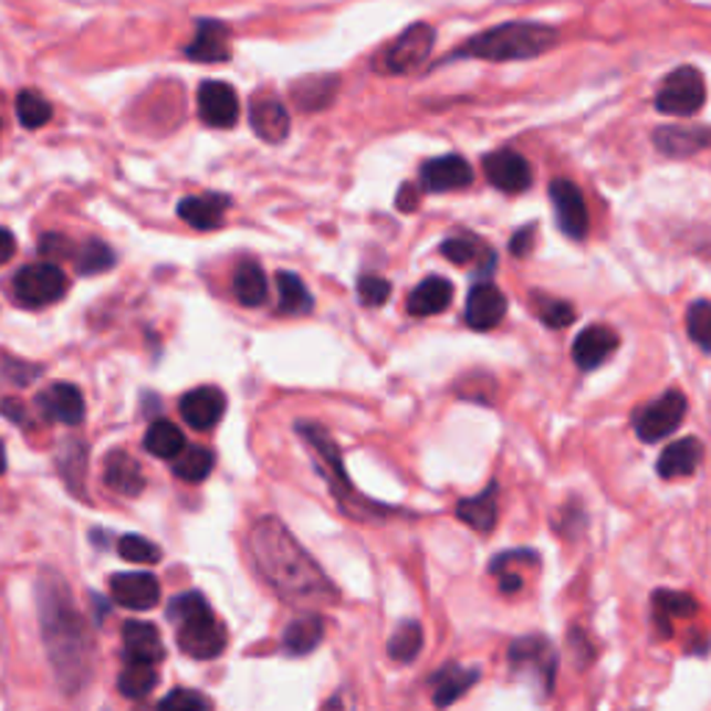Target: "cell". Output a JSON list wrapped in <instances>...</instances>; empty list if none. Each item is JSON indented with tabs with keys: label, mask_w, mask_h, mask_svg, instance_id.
I'll list each match as a JSON object with an SVG mask.
<instances>
[{
	"label": "cell",
	"mask_w": 711,
	"mask_h": 711,
	"mask_svg": "<svg viewBox=\"0 0 711 711\" xmlns=\"http://www.w3.org/2000/svg\"><path fill=\"white\" fill-rule=\"evenodd\" d=\"M253 564L286 604H336L339 592L281 520L262 517L248 534Z\"/></svg>",
	"instance_id": "cell-1"
},
{
	"label": "cell",
	"mask_w": 711,
	"mask_h": 711,
	"mask_svg": "<svg viewBox=\"0 0 711 711\" xmlns=\"http://www.w3.org/2000/svg\"><path fill=\"white\" fill-rule=\"evenodd\" d=\"M40 623L45 654L51 659L53 676L64 694L81 692L92 672V634L84 617L75 609L73 595L62 575L42 573L36 581Z\"/></svg>",
	"instance_id": "cell-2"
},
{
	"label": "cell",
	"mask_w": 711,
	"mask_h": 711,
	"mask_svg": "<svg viewBox=\"0 0 711 711\" xmlns=\"http://www.w3.org/2000/svg\"><path fill=\"white\" fill-rule=\"evenodd\" d=\"M167 617L176 626V642L189 659H217L226 650L228 634L220 617L211 611L200 592H181L167 606Z\"/></svg>",
	"instance_id": "cell-3"
},
{
	"label": "cell",
	"mask_w": 711,
	"mask_h": 711,
	"mask_svg": "<svg viewBox=\"0 0 711 711\" xmlns=\"http://www.w3.org/2000/svg\"><path fill=\"white\" fill-rule=\"evenodd\" d=\"M556 29L542 23H503L484 34L472 36L467 45H461L453 56L487 59V62H520V59H534L556 45Z\"/></svg>",
	"instance_id": "cell-4"
},
{
	"label": "cell",
	"mask_w": 711,
	"mask_h": 711,
	"mask_svg": "<svg viewBox=\"0 0 711 711\" xmlns=\"http://www.w3.org/2000/svg\"><path fill=\"white\" fill-rule=\"evenodd\" d=\"M297 433L306 439V445L312 448V453L317 456L320 472H323L325 479H328V484H331V490H334L336 501H339L342 512L351 514V517H356V503H359L362 509H370V501H362L359 492H356V487H353L351 479H347L339 448H336L334 439L328 437V431H323V428L314 426V422H297Z\"/></svg>",
	"instance_id": "cell-5"
},
{
	"label": "cell",
	"mask_w": 711,
	"mask_h": 711,
	"mask_svg": "<svg viewBox=\"0 0 711 711\" xmlns=\"http://www.w3.org/2000/svg\"><path fill=\"white\" fill-rule=\"evenodd\" d=\"M64 292H67V275L59 268V262L25 264L12 279L14 301L25 309L51 306L59 297H64Z\"/></svg>",
	"instance_id": "cell-6"
},
{
	"label": "cell",
	"mask_w": 711,
	"mask_h": 711,
	"mask_svg": "<svg viewBox=\"0 0 711 711\" xmlns=\"http://www.w3.org/2000/svg\"><path fill=\"white\" fill-rule=\"evenodd\" d=\"M705 103V81L703 73L694 67H678L661 84L656 95V108L670 117H689L700 112Z\"/></svg>",
	"instance_id": "cell-7"
},
{
	"label": "cell",
	"mask_w": 711,
	"mask_h": 711,
	"mask_svg": "<svg viewBox=\"0 0 711 711\" xmlns=\"http://www.w3.org/2000/svg\"><path fill=\"white\" fill-rule=\"evenodd\" d=\"M683 415H687V398L678 389H670V393L659 395L654 404L639 406L634 411V431L642 442H661L681 426Z\"/></svg>",
	"instance_id": "cell-8"
},
{
	"label": "cell",
	"mask_w": 711,
	"mask_h": 711,
	"mask_svg": "<svg viewBox=\"0 0 711 711\" xmlns=\"http://www.w3.org/2000/svg\"><path fill=\"white\" fill-rule=\"evenodd\" d=\"M509 665L514 672L529 678L534 687L551 689L556 678V654L545 637H525L509 648Z\"/></svg>",
	"instance_id": "cell-9"
},
{
	"label": "cell",
	"mask_w": 711,
	"mask_h": 711,
	"mask_svg": "<svg viewBox=\"0 0 711 711\" xmlns=\"http://www.w3.org/2000/svg\"><path fill=\"white\" fill-rule=\"evenodd\" d=\"M433 40H437V34H433V29L428 23L409 25V29L384 51L381 67L393 75L411 73V70H417L431 56Z\"/></svg>",
	"instance_id": "cell-10"
},
{
	"label": "cell",
	"mask_w": 711,
	"mask_h": 711,
	"mask_svg": "<svg viewBox=\"0 0 711 711\" xmlns=\"http://www.w3.org/2000/svg\"><path fill=\"white\" fill-rule=\"evenodd\" d=\"M547 192H551L558 228L567 233L569 240H584L586 231H589V211H586V200L581 189L567 178H556V181H551Z\"/></svg>",
	"instance_id": "cell-11"
},
{
	"label": "cell",
	"mask_w": 711,
	"mask_h": 711,
	"mask_svg": "<svg viewBox=\"0 0 711 711\" xmlns=\"http://www.w3.org/2000/svg\"><path fill=\"white\" fill-rule=\"evenodd\" d=\"M200 121L211 128H233L240 121V97L226 81H203L198 90Z\"/></svg>",
	"instance_id": "cell-12"
},
{
	"label": "cell",
	"mask_w": 711,
	"mask_h": 711,
	"mask_svg": "<svg viewBox=\"0 0 711 711\" xmlns=\"http://www.w3.org/2000/svg\"><path fill=\"white\" fill-rule=\"evenodd\" d=\"M114 604L132 611H148L161 600L159 578L150 573H117L108 581Z\"/></svg>",
	"instance_id": "cell-13"
},
{
	"label": "cell",
	"mask_w": 711,
	"mask_h": 711,
	"mask_svg": "<svg viewBox=\"0 0 711 711\" xmlns=\"http://www.w3.org/2000/svg\"><path fill=\"white\" fill-rule=\"evenodd\" d=\"M484 172L492 187L509 195L525 192L531 187V178H534L531 165L517 150H495V154L484 156Z\"/></svg>",
	"instance_id": "cell-14"
},
{
	"label": "cell",
	"mask_w": 711,
	"mask_h": 711,
	"mask_svg": "<svg viewBox=\"0 0 711 711\" xmlns=\"http://www.w3.org/2000/svg\"><path fill=\"white\" fill-rule=\"evenodd\" d=\"M617 347H620V336L611 325H586L573 342V359L581 370H595L609 362Z\"/></svg>",
	"instance_id": "cell-15"
},
{
	"label": "cell",
	"mask_w": 711,
	"mask_h": 711,
	"mask_svg": "<svg viewBox=\"0 0 711 711\" xmlns=\"http://www.w3.org/2000/svg\"><path fill=\"white\" fill-rule=\"evenodd\" d=\"M506 317V295L495 284H475L467 295L464 320L470 328L490 331Z\"/></svg>",
	"instance_id": "cell-16"
},
{
	"label": "cell",
	"mask_w": 711,
	"mask_h": 711,
	"mask_svg": "<svg viewBox=\"0 0 711 711\" xmlns=\"http://www.w3.org/2000/svg\"><path fill=\"white\" fill-rule=\"evenodd\" d=\"M420 184L428 192H453V189H464L472 184V167L467 159L450 154L439 156V159L426 161L420 167Z\"/></svg>",
	"instance_id": "cell-17"
},
{
	"label": "cell",
	"mask_w": 711,
	"mask_h": 711,
	"mask_svg": "<svg viewBox=\"0 0 711 711\" xmlns=\"http://www.w3.org/2000/svg\"><path fill=\"white\" fill-rule=\"evenodd\" d=\"M40 411L51 422H64V426H81L84 422V395L73 384H53L36 398Z\"/></svg>",
	"instance_id": "cell-18"
},
{
	"label": "cell",
	"mask_w": 711,
	"mask_h": 711,
	"mask_svg": "<svg viewBox=\"0 0 711 711\" xmlns=\"http://www.w3.org/2000/svg\"><path fill=\"white\" fill-rule=\"evenodd\" d=\"M181 417L198 431H209L226 415V395L217 387H198L181 398Z\"/></svg>",
	"instance_id": "cell-19"
},
{
	"label": "cell",
	"mask_w": 711,
	"mask_h": 711,
	"mask_svg": "<svg viewBox=\"0 0 711 711\" xmlns=\"http://www.w3.org/2000/svg\"><path fill=\"white\" fill-rule=\"evenodd\" d=\"M123 656L126 661H143V665H159L165 659V639L154 623L128 620L123 626Z\"/></svg>",
	"instance_id": "cell-20"
},
{
	"label": "cell",
	"mask_w": 711,
	"mask_h": 711,
	"mask_svg": "<svg viewBox=\"0 0 711 711\" xmlns=\"http://www.w3.org/2000/svg\"><path fill=\"white\" fill-rule=\"evenodd\" d=\"M103 481H106L108 490L126 498H137L145 490L143 467L126 450H112L103 459Z\"/></svg>",
	"instance_id": "cell-21"
},
{
	"label": "cell",
	"mask_w": 711,
	"mask_h": 711,
	"mask_svg": "<svg viewBox=\"0 0 711 711\" xmlns=\"http://www.w3.org/2000/svg\"><path fill=\"white\" fill-rule=\"evenodd\" d=\"M184 56L192 62H226L231 56V40H228V29L217 20H203L195 31L192 42L184 48Z\"/></svg>",
	"instance_id": "cell-22"
},
{
	"label": "cell",
	"mask_w": 711,
	"mask_h": 711,
	"mask_svg": "<svg viewBox=\"0 0 711 711\" xmlns=\"http://www.w3.org/2000/svg\"><path fill=\"white\" fill-rule=\"evenodd\" d=\"M228 209H231V200L226 195H189L178 203V217L198 231H211V228L222 226Z\"/></svg>",
	"instance_id": "cell-23"
},
{
	"label": "cell",
	"mask_w": 711,
	"mask_h": 711,
	"mask_svg": "<svg viewBox=\"0 0 711 711\" xmlns=\"http://www.w3.org/2000/svg\"><path fill=\"white\" fill-rule=\"evenodd\" d=\"M251 126L264 143H284L286 134H290V112H286L284 103L270 95L253 97Z\"/></svg>",
	"instance_id": "cell-24"
},
{
	"label": "cell",
	"mask_w": 711,
	"mask_h": 711,
	"mask_svg": "<svg viewBox=\"0 0 711 711\" xmlns=\"http://www.w3.org/2000/svg\"><path fill=\"white\" fill-rule=\"evenodd\" d=\"M700 459H703V445L694 437L678 439V442L667 445L661 450L659 461H656V470H659L661 479H683V475H692L698 470Z\"/></svg>",
	"instance_id": "cell-25"
},
{
	"label": "cell",
	"mask_w": 711,
	"mask_h": 711,
	"mask_svg": "<svg viewBox=\"0 0 711 711\" xmlns=\"http://www.w3.org/2000/svg\"><path fill=\"white\" fill-rule=\"evenodd\" d=\"M453 301V284L442 275H431V279L420 281V284L411 290L409 301H406V309L415 317H431V314L445 312Z\"/></svg>",
	"instance_id": "cell-26"
},
{
	"label": "cell",
	"mask_w": 711,
	"mask_h": 711,
	"mask_svg": "<svg viewBox=\"0 0 711 711\" xmlns=\"http://www.w3.org/2000/svg\"><path fill=\"white\" fill-rule=\"evenodd\" d=\"M325 637V620L320 615H301L284 628V637H281V645L290 656H306L323 642Z\"/></svg>",
	"instance_id": "cell-27"
},
{
	"label": "cell",
	"mask_w": 711,
	"mask_h": 711,
	"mask_svg": "<svg viewBox=\"0 0 711 711\" xmlns=\"http://www.w3.org/2000/svg\"><path fill=\"white\" fill-rule=\"evenodd\" d=\"M456 517L467 523L470 529L490 534L498 523V487H487L479 498H467L456 506Z\"/></svg>",
	"instance_id": "cell-28"
},
{
	"label": "cell",
	"mask_w": 711,
	"mask_h": 711,
	"mask_svg": "<svg viewBox=\"0 0 711 711\" xmlns=\"http://www.w3.org/2000/svg\"><path fill=\"white\" fill-rule=\"evenodd\" d=\"M481 672L479 670H467V667L459 665H445L437 676L431 678L433 687V703L437 705H450L472 687V683L479 681Z\"/></svg>",
	"instance_id": "cell-29"
},
{
	"label": "cell",
	"mask_w": 711,
	"mask_h": 711,
	"mask_svg": "<svg viewBox=\"0 0 711 711\" xmlns=\"http://www.w3.org/2000/svg\"><path fill=\"white\" fill-rule=\"evenodd\" d=\"M656 145L661 154L670 156H689L711 145V128H659L656 132Z\"/></svg>",
	"instance_id": "cell-30"
},
{
	"label": "cell",
	"mask_w": 711,
	"mask_h": 711,
	"mask_svg": "<svg viewBox=\"0 0 711 711\" xmlns=\"http://www.w3.org/2000/svg\"><path fill=\"white\" fill-rule=\"evenodd\" d=\"M442 257L459 264V268L479 264L484 273H492V264H495V253L475 237H450V240L442 242Z\"/></svg>",
	"instance_id": "cell-31"
},
{
	"label": "cell",
	"mask_w": 711,
	"mask_h": 711,
	"mask_svg": "<svg viewBox=\"0 0 711 711\" xmlns=\"http://www.w3.org/2000/svg\"><path fill=\"white\" fill-rule=\"evenodd\" d=\"M336 86H339V81L334 75H309V79L292 84V97L303 112H320L334 101Z\"/></svg>",
	"instance_id": "cell-32"
},
{
	"label": "cell",
	"mask_w": 711,
	"mask_h": 711,
	"mask_svg": "<svg viewBox=\"0 0 711 711\" xmlns=\"http://www.w3.org/2000/svg\"><path fill=\"white\" fill-rule=\"evenodd\" d=\"M233 295L242 306H262L268 301V275L257 262H245L233 273Z\"/></svg>",
	"instance_id": "cell-33"
},
{
	"label": "cell",
	"mask_w": 711,
	"mask_h": 711,
	"mask_svg": "<svg viewBox=\"0 0 711 711\" xmlns=\"http://www.w3.org/2000/svg\"><path fill=\"white\" fill-rule=\"evenodd\" d=\"M159 683V672L154 665H143V661H126L121 678H117V692L128 700H145Z\"/></svg>",
	"instance_id": "cell-34"
},
{
	"label": "cell",
	"mask_w": 711,
	"mask_h": 711,
	"mask_svg": "<svg viewBox=\"0 0 711 711\" xmlns=\"http://www.w3.org/2000/svg\"><path fill=\"white\" fill-rule=\"evenodd\" d=\"M184 448H187V439H184V431L176 422H150L148 433H145V450H148V453L159 456V459H176Z\"/></svg>",
	"instance_id": "cell-35"
},
{
	"label": "cell",
	"mask_w": 711,
	"mask_h": 711,
	"mask_svg": "<svg viewBox=\"0 0 711 711\" xmlns=\"http://www.w3.org/2000/svg\"><path fill=\"white\" fill-rule=\"evenodd\" d=\"M279 284V309L284 314H309L314 306L312 292L306 290V284L301 281V275L295 273H279L275 275Z\"/></svg>",
	"instance_id": "cell-36"
},
{
	"label": "cell",
	"mask_w": 711,
	"mask_h": 711,
	"mask_svg": "<svg viewBox=\"0 0 711 711\" xmlns=\"http://www.w3.org/2000/svg\"><path fill=\"white\" fill-rule=\"evenodd\" d=\"M176 475L178 479L189 481V484H198V481L209 479L211 470H215V453L206 448H184L181 453L176 456Z\"/></svg>",
	"instance_id": "cell-37"
},
{
	"label": "cell",
	"mask_w": 711,
	"mask_h": 711,
	"mask_svg": "<svg viewBox=\"0 0 711 711\" xmlns=\"http://www.w3.org/2000/svg\"><path fill=\"white\" fill-rule=\"evenodd\" d=\"M389 656H393L395 661H400V665H409V661H415L417 656H420L422 650V628L420 623L415 620H406L400 623L398 631L389 637V645H387Z\"/></svg>",
	"instance_id": "cell-38"
},
{
	"label": "cell",
	"mask_w": 711,
	"mask_h": 711,
	"mask_svg": "<svg viewBox=\"0 0 711 711\" xmlns=\"http://www.w3.org/2000/svg\"><path fill=\"white\" fill-rule=\"evenodd\" d=\"M14 108H18V121L23 123L25 128H42L51 123L53 106L34 90H23L14 101Z\"/></svg>",
	"instance_id": "cell-39"
},
{
	"label": "cell",
	"mask_w": 711,
	"mask_h": 711,
	"mask_svg": "<svg viewBox=\"0 0 711 711\" xmlns=\"http://www.w3.org/2000/svg\"><path fill=\"white\" fill-rule=\"evenodd\" d=\"M114 262H117V257H114L112 248H108L106 242H97V240L86 242V245L75 253V264H79L81 275L106 273V270L114 268Z\"/></svg>",
	"instance_id": "cell-40"
},
{
	"label": "cell",
	"mask_w": 711,
	"mask_h": 711,
	"mask_svg": "<svg viewBox=\"0 0 711 711\" xmlns=\"http://www.w3.org/2000/svg\"><path fill=\"white\" fill-rule=\"evenodd\" d=\"M687 331L689 339L700 347V351L711 353V303L694 301L687 309Z\"/></svg>",
	"instance_id": "cell-41"
},
{
	"label": "cell",
	"mask_w": 711,
	"mask_h": 711,
	"mask_svg": "<svg viewBox=\"0 0 711 711\" xmlns=\"http://www.w3.org/2000/svg\"><path fill=\"white\" fill-rule=\"evenodd\" d=\"M534 309L536 314H540L542 323L551 325V328H567V325L575 320V309L569 306L567 301H562V297L540 295V292H536Z\"/></svg>",
	"instance_id": "cell-42"
},
{
	"label": "cell",
	"mask_w": 711,
	"mask_h": 711,
	"mask_svg": "<svg viewBox=\"0 0 711 711\" xmlns=\"http://www.w3.org/2000/svg\"><path fill=\"white\" fill-rule=\"evenodd\" d=\"M117 551L126 562H137V564H156L161 558L159 545H154L150 540L137 534H126L121 542H117Z\"/></svg>",
	"instance_id": "cell-43"
},
{
	"label": "cell",
	"mask_w": 711,
	"mask_h": 711,
	"mask_svg": "<svg viewBox=\"0 0 711 711\" xmlns=\"http://www.w3.org/2000/svg\"><path fill=\"white\" fill-rule=\"evenodd\" d=\"M656 609L665 611L667 620H672V617L694 615L698 604H694V598L683 595V592H659V595H656Z\"/></svg>",
	"instance_id": "cell-44"
},
{
	"label": "cell",
	"mask_w": 711,
	"mask_h": 711,
	"mask_svg": "<svg viewBox=\"0 0 711 711\" xmlns=\"http://www.w3.org/2000/svg\"><path fill=\"white\" fill-rule=\"evenodd\" d=\"M389 295H393V284L387 279H381V275H362L359 279V301L365 306H384L389 301Z\"/></svg>",
	"instance_id": "cell-45"
},
{
	"label": "cell",
	"mask_w": 711,
	"mask_h": 711,
	"mask_svg": "<svg viewBox=\"0 0 711 711\" xmlns=\"http://www.w3.org/2000/svg\"><path fill=\"white\" fill-rule=\"evenodd\" d=\"M159 709H170V711H200V709H211V700L203 698L195 689H172L167 698L159 700Z\"/></svg>",
	"instance_id": "cell-46"
},
{
	"label": "cell",
	"mask_w": 711,
	"mask_h": 711,
	"mask_svg": "<svg viewBox=\"0 0 711 711\" xmlns=\"http://www.w3.org/2000/svg\"><path fill=\"white\" fill-rule=\"evenodd\" d=\"M40 253L42 257H53L59 262V259H67L70 253H73V248H70L67 237H59V233H45V237H40Z\"/></svg>",
	"instance_id": "cell-47"
},
{
	"label": "cell",
	"mask_w": 711,
	"mask_h": 711,
	"mask_svg": "<svg viewBox=\"0 0 711 711\" xmlns=\"http://www.w3.org/2000/svg\"><path fill=\"white\" fill-rule=\"evenodd\" d=\"M531 237H534V226H525V228H520L517 233H514L512 242H509V248H512L514 257H525V253H529Z\"/></svg>",
	"instance_id": "cell-48"
},
{
	"label": "cell",
	"mask_w": 711,
	"mask_h": 711,
	"mask_svg": "<svg viewBox=\"0 0 711 711\" xmlns=\"http://www.w3.org/2000/svg\"><path fill=\"white\" fill-rule=\"evenodd\" d=\"M14 251H18V242H14L12 231L0 228V264H7L14 257Z\"/></svg>",
	"instance_id": "cell-49"
},
{
	"label": "cell",
	"mask_w": 711,
	"mask_h": 711,
	"mask_svg": "<svg viewBox=\"0 0 711 711\" xmlns=\"http://www.w3.org/2000/svg\"><path fill=\"white\" fill-rule=\"evenodd\" d=\"M398 209H404V211L417 209V189L411 187V184H406V187L398 192Z\"/></svg>",
	"instance_id": "cell-50"
},
{
	"label": "cell",
	"mask_w": 711,
	"mask_h": 711,
	"mask_svg": "<svg viewBox=\"0 0 711 711\" xmlns=\"http://www.w3.org/2000/svg\"><path fill=\"white\" fill-rule=\"evenodd\" d=\"M7 472V448H3V442H0V475Z\"/></svg>",
	"instance_id": "cell-51"
},
{
	"label": "cell",
	"mask_w": 711,
	"mask_h": 711,
	"mask_svg": "<svg viewBox=\"0 0 711 711\" xmlns=\"http://www.w3.org/2000/svg\"><path fill=\"white\" fill-rule=\"evenodd\" d=\"M0 128H3V126H0Z\"/></svg>",
	"instance_id": "cell-52"
}]
</instances>
